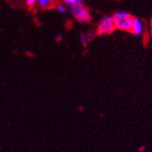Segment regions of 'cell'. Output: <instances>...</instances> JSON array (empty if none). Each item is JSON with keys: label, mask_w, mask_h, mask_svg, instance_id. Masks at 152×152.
<instances>
[{"label": "cell", "mask_w": 152, "mask_h": 152, "mask_svg": "<svg viewBox=\"0 0 152 152\" xmlns=\"http://www.w3.org/2000/svg\"><path fill=\"white\" fill-rule=\"evenodd\" d=\"M57 11L58 13H60V14H65L66 11V6L62 5V4H59V5L57 6Z\"/></svg>", "instance_id": "cell-8"}, {"label": "cell", "mask_w": 152, "mask_h": 152, "mask_svg": "<svg viewBox=\"0 0 152 152\" xmlns=\"http://www.w3.org/2000/svg\"><path fill=\"white\" fill-rule=\"evenodd\" d=\"M62 2L66 5V7L69 9V11L84 6V3H83L82 0H62Z\"/></svg>", "instance_id": "cell-5"}, {"label": "cell", "mask_w": 152, "mask_h": 152, "mask_svg": "<svg viewBox=\"0 0 152 152\" xmlns=\"http://www.w3.org/2000/svg\"><path fill=\"white\" fill-rule=\"evenodd\" d=\"M70 13L73 15V17L81 24L88 23L91 20V15H90L88 9L85 7V6L77 7V8L71 10Z\"/></svg>", "instance_id": "cell-3"}, {"label": "cell", "mask_w": 152, "mask_h": 152, "mask_svg": "<svg viewBox=\"0 0 152 152\" xmlns=\"http://www.w3.org/2000/svg\"><path fill=\"white\" fill-rule=\"evenodd\" d=\"M62 38H63V37H62L61 34H58V35L55 36V41H56L57 43H59L60 41L62 40Z\"/></svg>", "instance_id": "cell-11"}, {"label": "cell", "mask_w": 152, "mask_h": 152, "mask_svg": "<svg viewBox=\"0 0 152 152\" xmlns=\"http://www.w3.org/2000/svg\"><path fill=\"white\" fill-rule=\"evenodd\" d=\"M116 28L122 31H129L131 29V25L133 17L127 12H117L112 16Z\"/></svg>", "instance_id": "cell-1"}, {"label": "cell", "mask_w": 152, "mask_h": 152, "mask_svg": "<svg viewBox=\"0 0 152 152\" xmlns=\"http://www.w3.org/2000/svg\"><path fill=\"white\" fill-rule=\"evenodd\" d=\"M130 32L136 36H139L143 32V24L140 19L137 18H133Z\"/></svg>", "instance_id": "cell-4"}, {"label": "cell", "mask_w": 152, "mask_h": 152, "mask_svg": "<svg viewBox=\"0 0 152 152\" xmlns=\"http://www.w3.org/2000/svg\"><path fill=\"white\" fill-rule=\"evenodd\" d=\"M116 29V26L112 17H104L100 19L96 28V34L102 36V35H108L111 34Z\"/></svg>", "instance_id": "cell-2"}, {"label": "cell", "mask_w": 152, "mask_h": 152, "mask_svg": "<svg viewBox=\"0 0 152 152\" xmlns=\"http://www.w3.org/2000/svg\"><path fill=\"white\" fill-rule=\"evenodd\" d=\"M37 6L42 9H48L52 7L53 0H37Z\"/></svg>", "instance_id": "cell-6"}, {"label": "cell", "mask_w": 152, "mask_h": 152, "mask_svg": "<svg viewBox=\"0 0 152 152\" xmlns=\"http://www.w3.org/2000/svg\"><path fill=\"white\" fill-rule=\"evenodd\" d=\"M79 40H80L81 45H82L83 47H84V48H86V47L88 46V38H87V37H86L85 34H80V36H79Z\"/></svg>", "instance_id": "cell-7"}, {"label": "cell", "mask_w": 152, "mask_h": 152, "mask_svg": "<svg viewBox=\"0 0 152 152\" xmlns=\"http://www.w3.org/2000/svg\"><path fill=\"white\" fill-rule=\"evenodd\" d=\"M26 5L28 7H33V6L36 5L37 0H26Z\"/></svg>", "instance_id": "cell-10"}, {"label": "cell", "mask_w": 152, "mask_h": 152, "mask_svg": "<svg viewBox=\"0 0 152 152\" xmlns=\"http://www.w3.org/2000/svg\"><path fill=\"white\" fill-rule=\"evenodd\" d=\"M86 35V37H87V38H88V42L89 41H91L94 37H95V32H93V31H89V32H88V33H86L85 34Z\"/></svg>", "instance_id": "cell-9"}]
</instances>
